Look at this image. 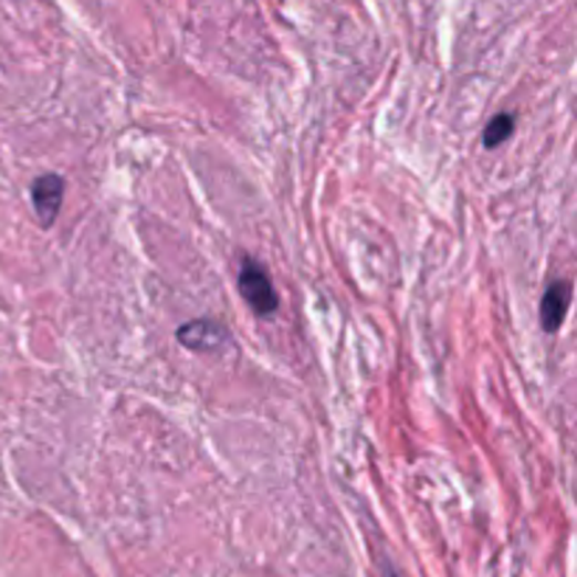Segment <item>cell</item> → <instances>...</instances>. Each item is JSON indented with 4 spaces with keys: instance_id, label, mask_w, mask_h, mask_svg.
Instances as JSON below:
<instances>
[{
    "instance_id": "obj_2",
    "label": "cell",
    "mask_w": 577,
    "mask_h": 577,
    "mask_svg": "<svg viewBox=\"0 0 577 577\" xmlns=\"http://www.w3.org/2000/svg\"><path fill=\"white\" fill-rule=\"evenodd\" d=\"M63 192H65V180L54 172L40 175L32 183V206L38 220L43 223V229H51L60 214V206H63Z\"/></svg>"
},
{
    "instance_id": "obj_5",
    "label": "cell",
    "mask_w": 577,
    "mask_h": 577,
    "mask_svg": "<svg viewBox=\"0 0 577 577\" xmlns=\"http://www.w3.org/2000/svg\"><path fill=\"white\" fill-rule=\"evenodd\" d=\"M513 127H515V118L510 116V113H499L491 125L484 127V138H482L484 147H487V149L502 147V144L507 141L510 136H513Z\"/></svg>"
},
{
    "instance_id": "obj_4",
    "label": "cell",
    "mask_w": 577,
    "mask_h": 577,
    "mask_svg": "<svg viewBox=\"0 0 577 577\" xmlns=\"http://www.w3.org/2000/svg\"><path fill=\"white\" fill-rule=\"evenodd\" d=\"M571 302V285L569 282H553L546 287L544 302H541V324H544L546 333H558L560 324H564L566 311H569Z\"/></svg>"
},
{
    "instance_id": "obj_3",
    "label": "cell",
    "mask_w": 577,
    "mask_h": 577,
    "mask_svg": "<svg viewBox=\"0 0 577 577\" xmlns=\"http://www.w3.org/2000/svg\"><path fill=\"white\" fill-rule=\"evenodd\" d=\"M178 342L192 353H214L225 342V329L211 318H198L178 329Z\"/></svg>"
},
{
    "instance_id": "obj_6",
    "label": "cell",
    "mask_w": 577,
    "mask_h": 577,
    "mask_svg": "<svg viewBox=\"0 0 577 577\" xmlns=\"http://www.w3.org/2000/svg\"><path fill=\"white\" fill-rule=\"evenodd\" d=\"M389 577H398V575H389Z\"/></svg>"
},
{
    "instance_id": "obj_1",
    "label": "cell",
    "mask_w": 577,
    "mask_h": 577,
    "mask_svg": "<svg viewBox=\"0 0 577 577\" xmlns=\"http://www.w3.org/2000/svg\"><path fill=\"white\" fill-rule=\"evenodd\" d=\"M237 291L249 302V307L256 316H273L276 307H280V296L273 291L271 276H267L265 267L256 260H251V256L242 260L240 273H237Z\"/></svg>"
}]
</instances>
